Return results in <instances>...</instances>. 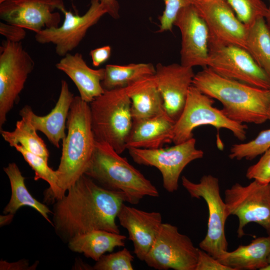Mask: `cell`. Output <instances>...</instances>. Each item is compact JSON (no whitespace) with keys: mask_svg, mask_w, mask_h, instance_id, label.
<instances>
[{"mask_svg":"<svg viewBox=\"0 0 270 270\" xmlns=\"http://www.w3.org/2000/svg\"><path fill=\"white\" fill-rule=\"evenodd\" d=\"M124 196L82 175L61 198L54 201L52 226L65 242L95 230L120 234L116 218Z\"/></svg>","mask_w":270,"mask_h":270,"instance_id":"1","label":"cell"},{"mask_svg":"<svg viewBox=\"0 0 270 270\" xmlns=\"http://www.w3.org/2000/svg\"><path fill=\"white\" fill-rule=\"evenodd\" d=\"M192 85L216 99L230 120L260 124L268 120L270 91L222 76L208 67L195 74Z\"/></svg>","mask_w":270,"mask_h":270,"instance_id":"2","label":"cell"},{"mask_svg":"<svg viewBox=\"0 0 270 270\" xmlns=\"http://www.w3.org/2000/svg\"><path fill=\"white\" fill-rule=\"evenodd\" d=\"M66 127L68 134L62 140V156L56 170L58 192L56 200L62 198L84 174L94 149L90 104L80 96L74 97Z\"/></svg>","mask_w":270,"mask_h":270,"instance_id":"3","label":"cell"},{"mask_svg":"<svg viewBox=\"0 0 270 270\" xmlns=\"http://www.w3.org/2000/svg\"><path fill=\"white\" fill-rule=\"evenodd\" d=\"M84 174L102 187L122 194L126 202L138 204L144 196H159L156 187L127 159L108 144L96 140Z\"/></svg>","mask_w":270,"mask_h":270,"instance_id":"4","label":"cell"},{"mask_svg":"<svg viewBox=\"0 0 270 270\" xmlns=\"http://www.w3.org/2000/svg\"><path fill=\"white\" fill-rule=\"evenodd\" d=\"M89 104L96 140L108 144L121 154L126 150L133 124L131 100L126 88L105 90Z\"/></svg>","mask_w":270,"mask_h":270,"instance_id":"5","label":"cell"},{"mask_svg":"<svg viewBox=\"0 0 270 270\" xmlns=\"http://www.w3.org/2000/svg\"><path fill=\"white\" fill-rule=\"evenodd\" d=\"M214 98L202 93L192 85L190 89L184 110L176 122L172 142H183L193 138V130L198 126L210 125L218 130L226 128L240 141L246 138L248 126L228 118L214 106Z\"/></svg>","mask_w":270,"mask_h":270,"instance_id":"6","label":"cell"},{"mask_svg":"<svg viewBox=\"0 0 270 270\" xmlns=\"http://www.w3.org/2000/svg\"><path fill=\"white\" fill-rule=\"evenodd\" d=\"M182 184L192 198H202L206 203L208 212V229L199 247L218 260L228 251L225 223L228 216L220 195L219 180L212 175L206 174L198 182L195 183L182 176Z\"/></svg>","mask_w":270,"mask_h":270,"instance_id":"7","label":"cell"},{"mask_svg":"<svg viewBox=\"0 0 270 270\" xmlns=\"http://www.w3.org/2000/svg\"><path fill=\"white\" fill-rule=\"evenodd\" d=\"M224 201L228 216L238 218V238L246 234L244 228L250 222L260 225L270 235V183L254 180L247 186L235 183L225 190Z\"/></svg>","mask_w":270,"mask_h":270,"instance_id":"8","label":"cell"},{"mask_svg":"<svg viewBox=\"0 0 270 270\" xmlns=\"http://www.w3.org/2000/svg\"><path fill=\"white\" fill-rule=\"evenodd\" d=\"M128 150L136 164L154 166L160 170L164 188L169 192L178 190L179 178L185 167L190 162L202 158L204 155L202 150L196 148V140L194 138L166 148Z\"/></svg>","mask_w":270,"mask_h":270,"instance_id":"9","label":"cell"},{"mask_svg":"<svg viewBox=\"0 0 270 270\" xmlns=\"http://www.w3.org/2000/svg\"><path fill=\"white\" fill-rule=\"evenodd\" d=\"M34 66L21 42H3L0 52V131Z\"/></svg>","mask_w":270,"mask_h":270,"instance_id":"10","label":"cell"},{"mask_svg":"<svg viewBox=\"0 0 270 270\" xmlns=\"http://www.w3.org/2000/svg\"><path fill=\"white\" fill-rule=\"evenodd\" d=\"M198 248L178 227L162 223L144 261L158 270H195Z\"/></svg>","mask_w":270,"mask_h":270,"instance_id":"11","label":"cell"},{"mask_svg":"<svg viewBox=\"0 0 270 270\" xmlns=\"http://www.w3.org/2000/svg\"><path fill=\"white\" fill-rule=\"evenodd\" d=\"M206 66L224 77L260 88H270V76L242 47L210 48Z\"/></svg>","mask_w":270,"mask_h":270,"instance_id":"12","label":"cell"},{"mask_svg":"<svg viewBox=\"0 0 270 270\" xmlns=\"http://www.w3.org/2000/svg\"><path fill=\"white\" fill-rule=\"evenodd\" d=\"M209 32V48L234 45L246 50L248 28L225 0H194Z\"/></svg>","mask_w":270,"mask_h":270,"instance_id":"13","label":"cell"},{"mask_svg":"<svg viewBox=\"0 0 270 270\" xmlns=\"http://www.w3.org/2000/svg\"><path fill=\"white\" fill-rule=\"evenodd\" d=\"M62 12L64 20L60 26L44 28L35 33L34 36L40 44H54L56 54L60 56H65L76 48L88 30L107 14L98 0H91L88 9L82 16L66 9Z\"/></svg>","mask_w":270,"mask_h":270,"instance_id":"14","label":"cell"},{"mask_svg":"<svg viewBox=\"0 0 270 270\" xmlns=\"http://www.w3.org/2000/svg\"><path fill=\"white\" fill-rule=\"evenodd\" d=\"M65 9L63 0H6L0 3V18L36 33L58 26L61 16L55 10Z\"/></svg>","mask_w":270,"mask_h":270,"instance_id":"15","label":"cell"},{"mask_svg":"<svg viewBox=\"0 0 270 270\" xmlns=\"http://www.w3.org/2000/svg\"><path fill=\"white\" fill-rule=\"evenodd\" d=\"M174 26L181 34L180 64L193 68L206 67L209 56V32L194 4L182 8Z\"/></svg>","mask_w":270,"mask_h":270,"instance_id":"16","label":"cell"},{"mask_svg":"<svg viewBox=\"0 0 270 270\" xmlns=\"http://www.w3.org/2000/svg\"><path fill=\"white\" fill-rule=\"evenodd\" d=\"M194 75L193 68L181 64L158 63L156 66L154 77L164 110L176 122L184 110Z\"/></svg>","mask_w":270,"mask_h":270,"instance_id":"17","label":"cell"},{"mask_svg":"<svg viewBox=\"0 0 270 270\" xmlns=\"http://www.w3.org/2000/svg\"><path fill=\"white\" fill-rule=\"evenodd\" d=\"M117 218L120 226L128 232L134 252L140 260L144 261L162 224L160 213L146 212L124 204Z\"/></svg>","mask_w":270,"mask_h":270,"instance_id":"18","label":"cell"},{"mask_svg":"<svg viewBox=\"0 0 270 270\" xmlns=\"http://www.w3.org/2000/svg\"><path fill=\"white\" fill-rule=\"evenodd\" d=\"M74 97L67 82L62 80L58 100L48 114L38 116L30 106L26 105L20 110L19 114L30 122L36 130L42 132L54 146L60 148V140H62L66 136V120Z\"/></svg>","mask_w":270,"mask_h":270,"instance_id":"19","label":"cell"},{"mask_svg":"<svg viewBox=\"0 0 270 270\" xmlns=\"http://www.w3.org/2000/svg\"><path fill=\"white\" fill-rule=\"evenodd\" d=\"M56 66L72 80L79 92L80 96L84 102L90 104L104 93L102 82L104 76V68H90L80 54L68 53Z\"/></svg>","mask_w":270,"mask_h":270,"instance_id":"20","label":"cell"},{"mask_svg":"<svg viewBox=\"0 0 270 270\" xmlns=\"http://www.w3.org/2000/svg\"><path fill=\"white\" fill-rule=\"evenodd\" d=\"M176 121L165 112L133 122L126 148L154 149L172 142Z\"/></svg>","mask_w":270,"mask_h":270,"instance_id":"21","label":"cell"},{"mask_svg":"<svg viewBox=\"0 0 270 270\" xmlns=\"http://www.w3.org/2000/svg\"><path fill=\"white\" fill-rule=\"evenodd\" d=\"M131 100L133 122L151 118L165 112L164 100L154 76L138 80L126 88Z\"/></svg>","mask_w":270,"mask_h":270,"instance_id":"22","label":"cell"},{"mask_svg":"<svg viewBox=\"0 0 270 270\" xmlns=\"http://www.w3.org/2000/svg\"><path fill=\"white\" fill-rule=\"evenodd\" d=\"M270 255V235L257 238L248 245L227 251L218 260L234 270H263Z\"/></svg>","mask_w":270,"mask_h":270,"instance_id":"23","label":"cell"},{"mask_svg":"<svg viewBox=\"0 0 270 270\" xmlns=\"http://www.w3.org/2000/svg\"><path fill=\"white\" fill-rule=\"evenodd\" d=\"M126 238L120 234L95 230L73 237L68 244L72 251L82 253L96 262L106 252H112L116 247L124 246Z\"/></svg>","mask_w":270,"mask_h":270,"instance_id":"24","label":"cell"},{"mask_svg":"<svg viewBox=\"0 0 270 270\" xmlns=\"http://www.w3.org/2000/svg\"><path fill=\"white\" fill-rule=\"evenodd\" d=\"M4 170L8 178L12 190L11 198L4 210V213L15 214L22 206H28L36 210L52 225L48 218V214H52V212L31 195L25 185V178L17 164L14 162L10 163L4 168Z\"/></svg>","mask_w":270,"mask_h":270,"instance_id":"25","label":"cell"},{"mask_svg":"<svg viewBox=\"0 0 270 270\" xmlns=\"http://www.w3.org/2000/svg\"><path fill=\"white\" fill-rule=\"evenodd\" d=\"M104 70V76L102 82L104 90L126 88L142 78L154 76L156 72V66L151 63L108 64Z\"/></svg>","mask_w":270,"mask_h":270,"instance_id":"26","label":"cell"},{"mask_svg":"<svg viewBox=\"0 0 270 270\" xmlns=\"http://www.w3.org/2000/svg\"><path fill=\"white\" fill-rule=\"evenodd\" d=\"M247 28L246 50L270 76V28L264 18H258Z\"/></svg>","mask_w":270,"mask_h":270,"instance_id":"27","label":"cell"},{"mask_svg":"<svg viewBox=\"0 0 270 270\" xmlns=\"http://www.w3.org/2000/svg\"><path fill=\"white\" fill-rule=\"evenodd\" d=\"M36 130L24 118L17 121L15 129L12 131L0 130L1 134L12 147L20 144L34 154L48 161L49 152L44 141L36 133Z\"/></svg>","mask_w":270,"mask_h":270,"instance_id":"28","label":"cell"},{"mask_svg":"<svg viewBox=\"0 0 270 270\" xmlns=\"http://www.w3.org/2000/svg\"><path fill=\"white\" fill-rule=\"evenodd\" d=\"M22 156L26 162L34 172V180L42 179L46 182L50 187L45 192V202L55 201L58 192V175L48 164V161L42 157L28 152L22 146L17 144L14 147Z\"/></svg>","mask_w":270,"mask_h":270,"instance_id":"29","label":"cell"},{"mask_svg":"<svg viewBox=\"0 0 270 270\" xmlns=\"http://www.w3.org/2000/svg\"><path fill=\"white\" fill-rule=\"evenodd\" d=\"M270 148V128L263 130L252 140L232 146L228 157L231 160H252Z\"/></svg>","mask_w":270,"mask_h":270,"instance_id":"30","label":"cell"},{"mask_svg":"<svg viewBox=\"0 0 270 270\" xmlns=\"http://www.w3.org/2000/svg\"><path fill=\"white\" fill-rule=\"evenodd\" d=\"M246 27L266 17L268 7L262 0H225Z\"/></svg>","mask_w":270,"mask_h":270,"instance_id":"31","label":"cell"},{"mask_svg":"<svg viewBox=\"0 0 270 270\" xmlns=\"http://www.w3.org/2000/svg\"><path fill=\"white\" fill-rule=\"evenodd\" d=\"M134 258L126 248L103 255L92 267L95 270H132Z\"/></svg>","mask_w":270,"mask_h":270,"instance_id":"32","label":"cell"},{"mask_svg":"<svg viewBox=\"0 0 270 270\" xmlns=\"http://www.w3.org/2000/svg\"><path fill=\"white\" fill-rule=\"evenodd\" d=\"M164 10L159 16L160 22L159 32L172 31L174 22L180 10L190 4H194V0H164Z\"/></svg>","mask_w":270,"mask_h":270,"instance_id":"33","label":"cell"},{"mask_svg":"<svg viewBox=\"0 0 270 270\" xmlns=\"http://www.w3.org/2000/svg\"><path fill=\"white\" fill-rule=\"evenodd\" d=\"M246 176L262 184L270 183V148L262 154L256 164L248 168Z\"/></svg>","mask_w":270,"mask_h":270,"instance_id":"34","label":"cell"},{"mask_svg":"<svg viewBox=\"0 0 270 270\" xmlns=\"http://www.w3.org/2000/svg\"><path fill=\"white\" fill-rule=\"evenodd\" d=\"M195 270H234L220 263L217 259L198 248Z\"/></svg>","mask_w":270,"mask_h":270,"instance_id":"35","label":"cell"},{"mask_svg":"<svg viewBox=\"0 0 270 270\" xmlns=\"http://www.w3.org/2000/svg\"><path fill=\"white\" fill-rule=\"evenodd\" d=\"M0 34L12 42H20L26 36L25 28L6 22H0Z\"/></svg>","mask_w":270,"mask_h":270,"instance_id":"36","label":"cell"},{"mask_svg":"<svg viewBox=\"0 0 270 270\" xmlns=\"http://www.w3.org/2000/svg\"><path fill=\"white\" fill-rule=\"evenodd\" d=\"M112 48L110 46H105L92 50L90 55L92 65L96 67L106 62L111 55Z\"/></svg>","mask_w":270,"mask_h":270,"instance_id":"37","label":"cell"},{"mask_svg":"<svg viewBox=\"0 0 270 270\" xmlns=\"http://www.w3.org/2000/svg\"><path fill=\"white\" fill-rule=\"evenodd\" d=\"M107 14L114 19L120 18V4L117 0H98Z\"/></svg>","mask_w":270,"mask_h":270,"instance_id":"38","label":"cell"},{"mask_svg":"<svg viewBox=\"0 0 270 270\" xmlns=\"http://www.w3.org/2000/svg\"><path fill=\"white\" fill-rule=\"evenodd\" d=\"M14 214H8L5 216H0V226L9 224L12 220Z\"/></svg>","mask_w":270,"mask_h":270,"instance_id":"39","label":"cell"},{"mask_svg":"<svg viewBox=\"0 0 270 270\" xmlns=\"http://www.w3.org/2000/svg\"><path fill=\"white\" fill-rule=\"evenodd\" d=\"M269 1H270V6L268 8V12L265 17V20H266V24H268V27L270 28V0H269Z\"/></svg>","mask_w":270,"mask_h":270,"instance_id":"40","label":"cell"},{"mask_svg":"<svg viewBox=\"0 0 270 270\" xmlns=\"http://www.w3.org/2000/svg\"><path fill=\"white\" fill-rule=\"evenodd\" d=\"M263 270H270V255L268 259V264L263 269Z\"/></svg>","mask_w":270,"mask_h":270,"instance_id":"41","label":"cell"},{"mask_svg":"<svg viewBox=\"0 0 270 270\" xmlns=\"http://www.w3.org/2000/svg\"><path fill=\"white\" fill-rule=\"evenodd\" d=\"M269 90L270 91V88L269 89ZM268 120L270 121V106L269 114H268Z\"/></svg>","mask_w":270,"mask_h":270,"instance_id":"42","label":"cell"},{"mask_svg":"<svg viewBox=\"0 0 270 270\" xmlns=\"http://www.w3.org/2000/svg\"><path fill=\"white\" fill-rule=\"evenodd\" d=\"M6 0H0V3H2V2L5 1Z\"/></svg>","mask_w":270,"mask_h":270,"instance_id":"43","label":"cell"}]
</instances>
